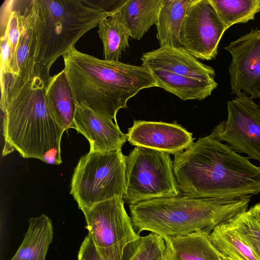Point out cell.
I'll return each mask as SVG.
<instances>
[{"label": "cell", "mask_w": 260, "mask_h": 260, "mask_svg": "<svg viewBox=\"0 0 260 260\" xmlns=\"http://www.w3.org/2000/svg\"><path fill=\"white\" fill-rule=\"evenodd\" d=\"M224 49L232 56L229 68L232 93L243 92L252 99L260 98V29L231 42Z\"/></svg>", "instance_id": "obj_11"}, {"label": "cell", "mask_w": 260, "mask_h": 260, "mask_svg": "<svg viewBox=\"0 0 260 260\" xmlns=\"http://www.w3.org/2000/svg\"><path fill=\"white\" fill-rule=\"evenodd\" d=\"M78 260H104L88 235L85 238L80 246Z\"/></svg>", "instance_id": "obj_27"}, {"label": "cell", "mask_w": 260, "mask_h": 260, "mask_svg": "<svg viewBox=\"0 0 260 260\" xmlns=\"http://www.w3.org/2000/svg\"><path fill=\"white\" fill-rule=\"evenodd\" d=\"M191 0H162L158 14L156 37L160 47L182 46L180 31Z\"/></svg>", "instance_id": "obj_18"}, {"label": "cell", "mask_w": 260, "mask_h": 260, "mask_svg": "<svg viewBox=\"0 0 260 260\" xmlns=\"http://www.w3.org/2000/svg\"><path fill=\"white\" fill-rule=\"evenodd\" d=\"M164 239L170 247L173 260H221L209 234L205 232Z\"/></svg>", "instance_id": "obj_20"}, {"label": "cell", "mask_w": 260, "mask_h": 260, "mask_svg": "<svg viewBox=\"0 0 260 260\" xmlns=\"http://www.w3.org/2000/svg\"><path fill=\"white\" fill-rule=\"evenodd\" d=\"M226 29L210 0H191L183 20L180 40L196 58L210 60L216 57Z\"/></svg>", "instance_id": "obj_10"}, {"label": "cell", "mask_w": 260, "mask_h": 260, "mask_svg": "<svg viewBox=\"0 0 260 260\" xmlns=\"http://www.w3.org/2000/svg\"><path fill=\"white\" fill-rule=\"evenodd\" d=\"M36 45L35 62L51 67L88 31L113 14L82 0H31Z\"/></svg>", "instance_id": "obj_5"}, {"label": "cell", "mask_w": 260, "mask_h": 260, "mask_svg": "<svg viewBox=\"0 0 260 260\" xmlns=\"http://www.w3.org/2000/svg\"><path fill=\"white\" fill-rule=\"evenodd\" d=\"M53 238L52 222L47 215L31 218L23 240L11 260H45Z\"/></svg>", "instance_id": "obj_16"}, {"label": "cell", "mask_w": 260, "mask_h": 260, "mask_svg": "<svg viewBox=\"0 0 260 260\" xmlns=\"http://www.w3.org/2000/svg\"><path fill=\"white\" fill-rule=\"evenodd\" d=\"M121 198L95 204L83 212L88 236L104 260H128L141 236Z\"/></svg>", "instance_id": "obj_8"}, {"label": "cell", "mask_w": 260, "mask_h": 260, "mask_svg": "<svg viewBox=\"0 0 260 260\" xmlns=\"http://www.w3.org/2000/svg\"><path fill=\"white\" fill-rule=\"evenodd\" d=\"M162 0H127L119 11L131 37L140 40L157 22Z\"/></svg>", "instance_id": "obj_19"}, {"label": "cell", "mask_w": 260, "mask_h": 260, "mask_svg": "<svg viewBox=\"0 0 260 260\" xmlns=\"http://www.w3.org/2000/svg\"><path fill=\"white\" fill-rule=\"evenodd\" d=\"M166 248V241L162 237L150 233L141 237L128 260H161Z\"/></svg>", "instance_id": "obj_25"}, {"label": "cell", "mask_w": 260, "mask_h": 260, "mask_svg": "<svg viewBox=\"0 0 260 260\" xmlns=\"http://www.w3.org/2000/svg\"><path fill=\"white\" fill-rule=\"evenodd\" d=\"M252 195L237 198H193L182 194L129 205L134 227L163 238L203 232L209 234L248 210Z\"/></svg>", "instance_id": "obj_4"}, {"label": "cell", "mask_w": 260, "mask_h": 260, "mask_svg": "<svg viewBox=\"0 0 260 260\" xmlns=\"http://www.w3.org/2000/svg\"><path fill=\"white\" fill-rule=\"evenodd\" d=\"M248 210L260 225V202L251 207Z\"/></svg>", "instance_id": "obj_28"}, {"label": "cell", "mask_w": 260, "mask_h": 260, "mask_svg": "<svg viewBox=\"0 0 260 260\" xmlns=\"http://www.w3.org/2000/svg\"><path fill=\"white\" fill-rule=\"evenodd\" d=\"M220 259L221 260H232V259H229V258H225V257H222V256H220Z\"/></svg>", "instance_id": "obj_30"}, {"label": "cell", "mask_w": 260, "mask_h": 260, "mask_svg": "<svg viewBox=\"0 0 260 260\" xmlns=\"http://www.w3.org/2000/svg\"><path fill=\"white\" fill-rule=\"evenodd\" d=\"M174 155L180 193L193 198H237L260 192V166L211 135Z\"/></svg>", "instance_id": "obj_2"}, {"label": "cell", "mask_w": 260, "mask_h": 260, "mask_svg": "<svg viewBox=\"0 0 260 260\" xmlns=\"http://www.w3.org/2000/svg\"><path fill=\"white\" fill-rule=\"evenodd\" d=\"M126 159L121 149L89 151L80 158L72 176L70 193L82 212L96 203L122 198Z\"/></svg>", "instance_id": "obj_6"}, {"label": "cell", "mask_w": 260, "mask_h": 260, "mask_svg": "<svg viewBox=\"0 0 260 260\" xmlns=\"http://www.w3.org/2000/svg\"><path fill=\"white\" fill-rule=\"evenodd\" d=\"M74 125L75 129L88 140L89 151L120 150L127 141L126 135L118 124L86 108L77 106Z\"/></svg>", "instance_id": "obj_14"}, {"label": "cell", "mask_w": 260, "mask_h": 260, "mask_svg": "<svg viewBox=\"0 0 260 260\" xmlns=\"http://www.w3.org/2000/svg\"><path fill=\"white\" fill-rule=\"evenodd\" d=\"M87 5L103 11L115 14L119 12L127 0H82Z\"/></svg>", "instance_id": "obj_26"}, {"label": "cell", "mask_w": 260, "mask_h": 260, "mask_svg": "<svg viewBox=\"0 0 260 260\" xmlns=\"http://www.w3.org/2000/svg\"><path fill=\"white\" fill-rule=\"evenodd\" d=\"M50 68L36 63L26 76L1 83L3 156L16 150L25 158L62 162L60 143L66 130L54 119L46 99Z\"/></svg>", "instance_id": "obj_1"}, {"label": "cell", "mask_w": 260, "mask_h": 260, "mask_svg": "<svg viewBox=\"0 0 260 260\" xmlns=\"http://www.w3.org/2000/svg\"><path fill=\"white\" fill-rule=\"evenodd\" d=\"M126 186L122 199L129 205L180 194L167 152L136 146L126 159Z\"/></svg>", "instance_id": "obj_7"}, {"label": "cell", "mask_w": 260, "mask_h": 260, "mask_svg": "<svg viewBox=\"0 0 260 260\" xmlns=\"http://www.w3.org/2000/svg\"><path fill=\"white\" fill-rule=\"evenodd\" d=\"M98 27L103 45L104 59L119 61L122 52L129 46L131 37L119 12L102 20Z\"/></svg>", "instance_id": "obj_22"}, {"label": "cell", "mask_w": 260, "mask_h": 260, "mask_svg": "<svg viewBox=\"0 0 260 260\" xmlns=\"http://www.w3.org/2000/svg\"><path fill=\"white\" fill-rule=\"evenodd\" d=\"M77 106L86 108L117 124L116 114L141 90L158 87L142 66L101 59L73 47L63 56Z\"/></svg>", "instance_id": "obj_3"}, {"label": "cell", "mask_w": 260, "mask_h": 260, "mask_svg": "<svg viewBox=\"0 0 260 260\" xmlns=\"http://www.w3.org/2000/svg\"><path fill=\"white\" fill-rule=\"evenodd\" d=\"M209 238L220 256L232 260H259L229 222L216 226L209 234Z\"/></svg>", "instance_id": "obj_21"}, {"label": "cell", "mask_w": 260, "mask_h": 260, "mask_svg": "<svg viewBox=\"0 0 260 260\" xmlns=\"http://www.w3.org/2000/svg\"><path fill=\"white\" fill-rule=\"evenodd\" d=\"M126 135L132 145L173 155L186 149L194 139L192 133L176 122L135 120Z\"/></svg>", "instance_id": "obj_12"}, {"label": "cell", "mask_w": 260, "mask_h": 260, "mask_svg": "<svg viewBox=\"0 0 260 260\" xmlns=\"http://www.w3.org/2000/svg\"><path fill=\"white\" fill-rule=\"evenodd\" d=\"M228 117L212 130L211 136L226 142L236 152L260 163V108L242 92L227 102Z\"/></svg>", "instance_id": "obj_9"}, {"label": "cell", "mask_w": 260, "mask_h": 260, "mask_svg": "<svg viewBox=\"0 0 260 260\" xmlns=\"http://www.w3.org/2000/svg\"><path fill=\"white\" fill-rule=\"evenodd\" d=\"M167 248L164 255L161 260H173L171 250L168 244L166 243Z\"/></svg>", "instance_id": "obj_29"}, {"label": "cell", "mask_w": 260, "mask_h": 260, "mask_svg": "<svg viewBox=\"0 0 260 260\" xmlns=\"http://www.w3.org/2000/svg\"><path fill=\"white\" fill-rule=\"evenodd\" d=\"M49 109L56 122L67 130L74 128L77 104L65 70L52 76L46 92Z\"/></svg>", "instance_id": "obj_15"}, {"label": "cell", "mask_w": 260, "mask_h": 260, "mask_svg": "<svg viewBox=\"0 0 260 260\" xmlns=\"http://www.w3.org/2000/svg\"><path fill=\"white\" fill-rule=\"evenodd\" d=\"M229 222L239 233L260 260V225L249 210Z\"/></svg>", "instance_id": "obj_24"}, {"label": "cell", "mask_w": 260, "mask_h": 260, "mask_svg": "<svg viewBox=\"0 0 260 260\" xmlns=\"http://www.w3.org/2000/svg\"><path fill=\"white\" fill-rule=\"evenodd\" d=\"M141 59L147 69L166 71L177 75L215 82V72L197 59L183 47L161 46L144 53Z\"/></svg>", "instance_id": "obj_13"}, {"label": "cell", "mask_w": 260, "mask_h": 260, "mask_svg": "<svg viewBox=\"0 0 260 260\" xmlns=\"http://www.w3.org/2000/svg\"><path fill=\"white\" fill-rule=\"evenodd\" d=\"M228 29L235 24L253 20L260 12V0H210Z\"/></svg>", "instance_id": "obj_23"}, {"label": "cell", "mask_w": 260, "mask_h": 260, "mask_svg": "<svg viewBox=\"0 0 260 260\" xmlns=\"http://www.w3.org/2000/svg\"><path fill=\"white\" fill-rule=\"evenodd\" d=\"M149 71L157 82L158 87L176 95L183 101L205 99L211 95L218 85L216 81H203L162 70Z\"/></svg>", "instance_id": "obj_17"}]
</instances>
